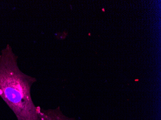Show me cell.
<instances>
[{"instance_id": "obj_1", "label": "cell", "mask_w": 161, "mask_h": 120, "mask_svg": "<svg viewBox=\"0 0 161 120\" xmlns=\"http://www.w3.org/2000/svg\"><path fill=\"white\" fill-rule=\"evenodd\" d=\"M0 57V96L12 110L18 120H37V106L31 96L35 78L22 73L15 59Z\"/></svg>"}, {"instance_id": "obj_2", "label": "cell", "mask_w": 161, "mask_h": 120, "mask_svg": "<svg viewBox=\"0 0 161 120\" xmlns=\"http://www.w3.org/2000/svg\"><path fill=\"white\" fill-rule=\"evenodd\" d=\"M37 120H76L64 115L59 108L44 110L37 106Z\"/></svg>"}]
</instances>
